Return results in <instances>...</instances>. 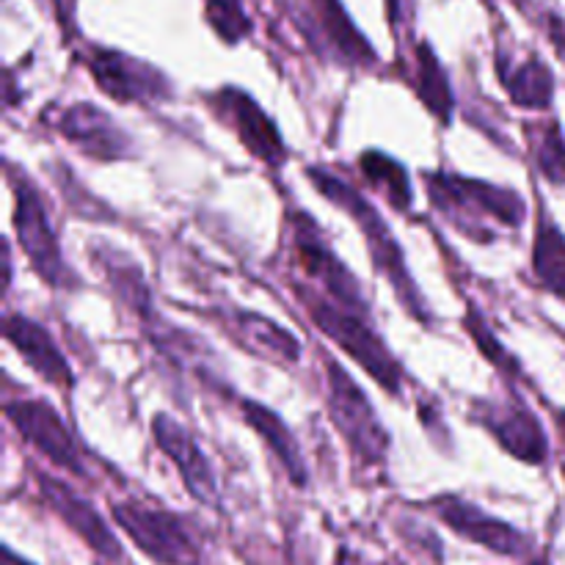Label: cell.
Masks as SVG:
<instances>
[{"label": "cell", "instance_id": "obj_1", "mask_svg": "<svg viewBox=\"0 0 565 565\" xmlns=\"http://www.w3.org/2000/svg\"><path fill=\"white\" fill-rule=\"evenodd\" d=\"M307 180L312 182L329 202H334L337 207L345 210V213L351 215L353 224H356L359 232L364 235L373 265L379 268V274L390 281L395 296L403 301V307H406L414 318L428 320V309H425L419 290L414 287L412 274H408L406 268V259H403L401 243L395 241V235H392L386 221L379 215V210H375L362 193L353 191L345 180H340L337 174H329V171L315 169L312 166V169H307Z\"/></svg>", "mask_w": 565, "mask_h": 565}, {"label": "cell", "instance_id": "obj_2", "mask_svg": "<svg viewBox=\"0 0 565 565\" xmlns=\"http://www.w3.org/2000/svg\"><path fill=\"white\" fill-rule=\"evenodd\" d=\"M307 312L312 315L315 326L334 342L337 348L353 356V362L370 375V379L379 381L390 395H401L403 390V367L395 356L390 353V348L384 345L379 334L370 326V312H356V309H345L340 303L329 301V298H320L309 292L307 298Z\"/></svg>", "mask_w": 565, "mask_h": 565}, {"label": "cell", "instance_id": "obj_3", "mask_svg": "<svg viewBox=\"0 0 565 565\" xmlns=\"http://www.w3.org/2000/svg\"><path fill=\"white\" fill-rule=\"evenodd\" d=\"M428 193L430 202L441 213L450 215V221L463 218L458 230L478 237V243H483V235L478 230V224L483 221H497L502 226H522L524 221V202L519 199V193L483 180H472V177L436 171L428 177Z\"/></svg>", "mask_w": 565, "mask_h": 565}, {"label": "cell", "instance_id": "obj_4", "mask_svg": "<svg viewBox=\"0 0 565 565\" xmlns=\"http://www.w3.org/2000/svg\"><path fill=\"white\" fill-rule=\"evenodd\" d=\"M9 182L11 191H14L17 241H20V248L25 252L31 268L50 287H75L77 276L64 263V254H61L58 237H55L53 224H50L42 193L36 191V185L22 171L11 169Z\"/></svg>", "mask_w": 565, "mask_h": 565}, {"label": "cell", "instance_id": "obj_5", "mask_svg": "<svg viewBox=\"0 0 565 565\" xmlns=\"http://www.w3.org/2000/svg\"><path fill=\"white\" fill-rule=\"evenodd\" d=\"M326 373H329V412L334 428L340 430L359 461L375 467L390 452V434L381 425L375 408L370 406L367 395L340 364L326 362Z\"/></svg>", "mask_w": 565, "mask_h": 565}, {"label": "cell", "instance_id": "obj_6", "mask_svg": "<svg viewBox=\"0 0 565 565\" xmlns=\"http://www.w3.org/2000/svg\"><path fill=\"white\" fill-rule=\"evenodd\" d=\"M114 519L132 539V544L160 565H191L196 561V544L180 516L160 508H143L138 502L114 505Z\"/></svg>", "mask_w": 565, "mask_h": 565}, {"label": "cell", "instance_id": "obj_7", "mask_svg": "<svg viewBox=\"0 0 565 565\" xmlns=\"http://www.w3.org/2000/svg\"><path fill=\"white\" fill-rule=\"evenodd\" d=\"M210 108L224 125H230L237 132L243 147L263 160L265 166H285L287 147L279 136V127L274 125L268 114L257 105V99L237 86H224L207 97Z\"/></svg>", "mask_w": 565, "mask_h": 565}, {"label": "cell", "instance_id": "obj_8", "mask_svg": "<svg viewBox=\"0 0 565 565\" xmlns=\"http://www.w3.org/2000/svg\"><path fill=\"white\" fill-rule=\"evenodd\" d=\"M88 72L99 92L108 94L116 103L152 105L171 97V83L163 72L119 50H92Z\"/></svg>", "mask_w": 565, "mask_h": 565}, {"label": "cell", "instance_id": "obj_9", "mask_svg": "<svg viewBox=\"0 0 565 565\" xmlns=\"http://www.w3.org/2000/svg\"><path fill=\"white\" fill-rule=\"evenodd\" d=\"M6 417L14 425L17 434L36 447L47 461L64 467L75 478H86V467L81 463V450L72 439L70 428L50 403L44 401H14L6 406Z\"/></svg>", "mask_w": 565, "mask_h": 565}, {"label": "cell", "instance_id": "obj_10", "mask_svg": "<svg viewBox=\"0 0 565 565\" xmlns=\"http://www.w3.org/2000/svg\"><path fill=\"white\" fill-rule=\"evenodd\" d=\"M292 224H296L298 263H301L303 274L312 281H318V285H323V290L329 292V301L340 303L345 309H356V312H370L356 276L326 246L312 221L298 213Z\"/></svg>", "mask_w": 565, "mask_h": 565}, {"label": "cell", "instance_id": "obj_11", "mask_svg": "<svg viewBox=\"0 0 565 565\" xmlns=\"http://www.w3.org/2000/svg\"><path fill=\"white\" fill-rule=\"evenodd\" d=\"M152 434L154 445L160 447L163 456L171 458V463L180 472L188 494L193 500L204 502L207 508H218V486H215L213 467H210L207 456L196 445V439L177 419H171L169 414H158L152 419Z\"/></svg>", "mask_w": 565, "mask_h": 565}, {"label": "cell", "instance_id": "obj_12", "mask_svg": "<svg viewBox=\"0 0 565 565\" xmlns=\"http://www.w3.org/2000/svg\"><path fill=\"white\" fill-rule=\"evenodd\" d=\"M480 425L500 441L502 450L524 463H544L550 456L546 434L539 417L519 403H478Z\"/></svg>", "mask_w": 565, "mask_h": 565}, {"label": "cell", "instance_id": "obj_13", "mask_svg": "<svg viewBox=\"0 0 565 565\" xmlns=\"http://www.w3.org/2000/svg\"><path fill=\"white\" fill-rule=\"evenodd\" d=\"M61 136L94 160H125L132 154V138L92 103H77L61 114Z\"/></svg>", "mask_w": 565, "mask_h": 565}, {"label": "cell", "instance_id": "obj_14", "mask_svg": "<svg viewBox=\"0 0 565 565\" xmlns=\"http://www.w3.org/2000/svg\"><path fill=\"white\" fill-rule=\"evenodd\" d=\"M434 511L439 513V519L452 533L472 541V544L486 546L497 555L519 557L527 552V539L516 527L489 516V513L480 511L472 502L461 500V497H441V500L434 502Z\"/></svg>", "mask_w": 565, "mask_h": 565}, {"label": "cell", "instance_id": "obj_15", "mask_svg": "<svg viewBox=\"0 0 565 565\" xmlns=\"http://www.w3.org/2000/svg\"><path fill=\"white\" fill-rule=\"evenodd\" d=\"M39 489H42V497L47 500V505L64 519L66 527L75 535H81L99 557H108V561L121 557L119 541L114 539V533H110L108 524L103 522V516L94 511L92 502L77 497L70 486L50 478V475H42V478H39Z\"/></svg>", "mask_w": 565, "mask_h": 565}, {"label": "cell", "instance_id": "obj_16", "mask_svg": "<svg viewBox=\"0 0 565 565\" xmlns=\"http://www.w3.org/2000/svg\"><path fill=\"white\" fill-rule=\"evenodd\" d=\"M3 337L17 348L22 359L28 362V367L44 379L47 384L58 386V390H70L72 386V370L66 362L64 353L58 351V345L53 342L50 331L44 326H39L36 320L25 318V315H9L3 323Z\"/></svg>", "mask_w": 565, "mask_h": 565}, {"label": "cell", "instance_id": "obj_17", "mask_svg": "<svg viewBox=\"0 0 565 565\" xmlns=\"http://www.w3.org/2000/svg\"><path fill=\"white\" fill-rule=\"evenodd\" d=\"M243 419H246L248 428L268 445V450L279 458L287 478L292 480V486L303 489L309 480L307 463H303L301 447H298L296 436H292V430L281 423L279 414L270 412L268 406H263V403L257 401H243Z\"/></svg>", "mask_w": 565, "mask_h": 565}, {"label": "cell", "instance_id": "obj_18", "mask_svg": "<svg viewBox=\"0 0 565 565\" xmlns=\"http://www.w3.org/2000/svg\"><path fill=\"white\" fill-rule=\"evenodd\" d=\"M237 334L241 342L252 353H263V356L276 359V362H298L301 356V345L290 331L276 326L274 320L263 318L254 312L237 315Z\"/></svg>", "mask_w": 565, "mask_h": 565}, {"label": "cell", "instance_id": "obj_19", "mask_svg": "<svg viewBox=\"0 0 565 565\" xmlns=\"http://www.w3.org/2000/svg\"><path fill=\"white\" fill-rule=\"evenodd\" d=\"M533 270L546 290L565 301V235L550 215H541L535 226Z\"/></svg>", "mask_w": 565, "mask_h": 565}, {"label": "cell", "instance_id": "obj_20", "mask_svg": "<svg viewBox=\"0 0 565 565\" xmlns=\"http://www.w3.org/2000/svg\"><path fill=\"white\" fill-rule=\"evenodd\" d=\"M359 169H362L364 180L386 199L395 210H408L412 207V180H408L406 166L397 163L390 154L379 152V149H367L359 160Z\"/></svg>", "mask_w": 565, "mask_h": 565}, {"label": "cell", "instance_id": "obj_21", "mask_svg": "<svg viewBox=\"0 0 565 565\" xmlns=\"http://www.w3.org/2000/svg\"><path fill=\"white\" fill-rule=\"evenodd\" d=\"M502 83H505L511 103L522 105V108L544 110L555 97V75L541 58H530L516 70L502 72Z\"/></svg>", "mask_w": 565, "mask_h": 565}, {"label": "cell", "instance_id": "obj_22", "mask_svg": "<svg viewBox=\"0 0 565 565\" xmlns=\"http://www.w3.org/2000/svg\"><path fill=\"white\" fill-rule=\"evenodd\" d=\"M417 94L425 103V108L436 116L439 121L450 125L452 116V92L450 81H447L445 70H441L439 58L430 50V44H419L417 47Z\"/></svg>", "mask_w": 565, "mask_h": 565}, {"label": "cell", "instance_id": "obj_23", "mask_svg": "<svg viewBox=\"0 0 565 565\" xmlns=\"http://www.w3.org/2000/svg\"><path fill=\"white\" fill-rule=\"evenodd\" d=\"M320 20H323L326 33H329L331 44L337 53L351 64H373L375 53L367 44V39L356 31L351 17L345 14L340 0H320Z\"/></svg>", "mask_w": 565, "mask_h": 565}, {"label": "cell", "instance_id": "obj_24", "mask_svg": "<svg viewBox=\"0 0 565 565\" xmlns=\"http://www.w3.org/2000/svg\"><path fill=\"white\" fill-rule=\"evenodd\" d=\"M204 17L226 44H237L252 33V20L241 0H204Z\"/></svg>", "mask_w": 565, "mask_h": 565}, {"label": "cell", "instance_id": "obj_25", "mask_svg": "<svg viewBox=\"0 0 565 565\" xmlns=\"http://www.w3.org/2000/svg\"><path fill=\"white\" fill-rule=\"evenodd\" d=\"M463 329L469 331V337H472V340H475V345L480 348V353H483V356L489 359V362L494 364L497 370H502V373H505V375H513V379H516V375L522 373V370H519L516 359H513L511 353H508L505 348H502V342L497 340L494 331L489 329V323H486V320L480 318L478 309H475V307H469L467 318H463Z\"/></svg>", "mask_w": 565, "mask_h": 565}, {"label": "cell", "instance_id": "obj_26", "mask_svg": "<svg viewBox=\"0 0 565 565\" xmlns=\"http://www.w3.org/2000/svg\"><path fill=\"white\" fill-rule=\"evenodd\" d=\"M535 160H539L541 171L550 182L563 185L565 182V138L561 132V125L552 121L544 127L539 143H535Z\"/></svg>", "mask_w": 565, "mask_h": 565}, {"label": "cell", "instance_id": "obj_27", "mask_svg": "<svg viewBox=\"0 0 565 565\" xmlns=\"http://www.w3.org/2000/svg\"><path fill=\"white\" fill-rule=\"evenodd\" d=\"M6 563H9V565H31V563H28V561H20V557H14V555H11L9 550H6Z\"/></svg>", "mask_w": 565, "mask_h": 565}, {"label": "cell", "instance_id": "obj_28", "mask_svg": "<svg viewBox=\"0 0 565 565\" xmlns=\"http://www.w3.org/2000/svg\"><path fill=\"white\" fill-rule=\"evenodd\" d=\"M557 425H561L563 436H565V412H561V417H557Z\"/></svg>", "mask_w": 565, "mask_h": 565}, {"label": "cell", "instance_id": "obj_29", "mask_svg": "<svg viewBox=\"0 0 565 565\" xmlns=\"http://www.w3.org/2000/svg\"><path fill=\"white\" fill-rule=\"evenodd\" d=\"M530 565H550V563H546V561H533Z\"/></svg>", "mask_w": 565, "mask_h": 565}]
</instances>
